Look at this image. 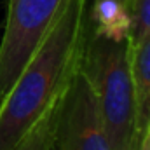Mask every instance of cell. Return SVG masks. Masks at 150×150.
I'll return each instance as SVG.
<instances>
[{
    "instance_id": "cell-1",
    "label": "cell",
    "mask_w": 150,
    "mask_h": 150,
    "mask_svg": "<svg viewBox=\"0 0 150 150\" xmlns=\"http://www.w3.org/2000/svg\"><path fill=\"white\" fill-rule=\"evenodd\" d=\"M89 35V0H67L0 101V150H12L61 96L80 67Z\"/></svg>"
},
{
    "instance_id": "cell-2",
    "label": "cell",
    "mask_w": 150,
    "mask_h": 150,
    "mask_svg": "<svg viewBox=\"0 0 150 150\" xmlns=\"http://www.w3.org/2000/svg\"><path fill=\"white\" fill-rule=\"evenodd\" d=\"M131 40L93 33L86 42L80 68L93 86L112 150H136V101L131 77Z\"/></svg>"
},
{
    "instance_id": "cell-3",
    "label": "cell",
    "mask_w": 150,
    "mask_h": 150,
    "mask_svg": "<svg viewBox=\"0 0 150 150\" xmlns=\"http://www.w3.org/2000/svg\"><path fill=\"white\" fill-rule=\"evenodd\" d=\"M67 0H9L0 40V101L21 74Z\"/></svg>"
},
{
    "instance_id": "cell-4",
    "label": "cell",
    "mask_w": 150,
    "mask_h": 150,
    "mask_svg": "<svg viewBox=\"0 0 150 150\" xmlns=\"http://www.w3.org/2000/svg\"><path fill=\"white\" fill-rule=\"evenodd\" d=\"M52 150H112L93 86L80 67L61 94Z\"/></svg>"
},
{
    "instance_id": "cell-5",
    "label": "cell",
    "mask_w": 150,
    "mask_h": 150,
    "mask_svg": "<svg viewBox=\"0 0 150 150\" xmlns=\"http://www.w3.org/2000/svg\"><path fill=\"white\" fill-rule=\"evenodd\" d=\"M129 65L136 101V131L142 138L150 122V35L136 44H131Z\"/></svg>"
},
{
    "instance_id": "cell-6",
    "label": "cell",
    "mask_w": 150,
    "mask_h": 150,
    "mask_svg": "<svg viewBox=\"0 0 150 150\" xmlns=\"http://www.w3.org/2000/svg\"><path fill=\"white\" fill-rule=\"evenodd\" d=\"M89 18L93 33L115 42L129 38V9L119 0H93L89 4Z\"/></svg>"
},
{
    "instance_id": "cell-7",
    "label": "cell",
    "mask_w": 150,
    "mask_h": 150,
    "mask_svg": "<svg viewBox=\"0 0 150 150\" xmlns=\"http://www.w3.org/2000/svg\"><path fill=\"white\" fill-rule=\"evenodd\" d=\"M59 100H61V96L42 113V117L28 129V133L12 147V150H52L56 120H58V110H59Z\"/></svg>"
},
{
    "instance_id": "cell-8",
    "label": "cell",
    "mask_w": 150,
    "mask_h": 150,
    "mask_svg": "<svg viewBox=\"0 0 150 150\" xmlns=\"http://www.w3.org/2000/svg\"><path fill=\"white\" fill-rule=\"evenodd\" d=\"M131 28H129V40L136 44L150 35V0H133L129 7Z\"/></svg>"
},
{
    "instance_id": "cell-9",
    "label": "cell",
    "mask_w": 150,
    "mask_h": 150,
    "mask_svg": "<svg viewBox=\"0 0 150 150\" xmlns=\"http://www.w3.org/2000/svg\"><path fill=\"white\" fill-rule=\"evenodd\" d=\"M136 150H150V122L147 124V127L140 138V143H138Z\"/></svg>"
},
{
    "instance_id": "cell-10",
    "label": "cell",
    "mask_w": 150,
    "mask_h": 150,
    "mask_svg": "<svg viewBox=\"0 0 150 150\" xmlns=\"http://www.w3.org/2000/svg\"><path fill=\"white\" fill-rule=\"evenodd\" d=\"M119 2H120L122 5H126L127 9H129V7H131V4H133V0H119Z\"/></svg>"
}]
</instances>
